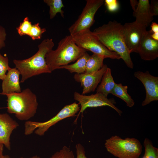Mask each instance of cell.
Listing matches in <instances>:
<instances>
[{
  "mask_svg": "<svg viewBox=\"0 0 158 158\" xmlns=\"http://www.w3.org/2000/svg\"><path fill=\"white\" fill-rule=\"evenodd\" d=\"M92 32L108 49L118 54L128 67L133 68L130 53L124 40L123 25L115 20L110 21L96 28Z\"/></svg>",
  "mask_w": 158,
  "mask_h": 158,
  "instance_id": "obj_1",
  "label": "cell"
},
{
  "mask_svg": "<svg viewBox=\"0 0 158 158\" xmlns=\"http://www.w3.org/2000/svg\"><path fill=\"white\" fill-rule=\"evenodd\" d=\"M54 46L52 39H44L38 45L37 51L31 57L23 60H13L15 68L21 75V83L33 76L51 72L46 63L45 56Z\"/></svg>",
  "mask_w": 158,
  "mask_h": 158,
  "instance_id": "obj_2",
  "label": "cell"
},
{
  "mask_svg": "<svg viewBox=\"0 0 158 158\" xmlns=\"http://www.w3.org/2000/svg\"><path fill=\"white\" fill-rule=\"evenodd\" d=\"M86 51L77 46L70 35L61 40L55 50H52L46 54L45 60L52 71L76 61Z\"/></svg>",
  "mask_w": 158,
  "mask_h": 158,
  "instance_id": "obj_3",
  "label": "cell"
},
{
  "mask_svg": "<svg viewBox=\"0 0 158 158\" xmlns=\"http://www.w3.org/2000/svg\"><path fill=\"white\" fill-rule=\"evenodd\" d=\"M6 95L7 111L14 114L18 120H28L36 113L38 106L37 97L29 88Z\"/></svg>",
  "mask_w": 158,
  "mask_h": 158,
  "instance_id": "obj_4",
  "label": "cell"
},
{
  "mask_svg": "<svg viewBox=\"0 0 158 158\" xmlns=\"http://www.w3.org/2000/svg\"><path fill=\"white\" fill-rule=\"evenodd\" d=\"M105 146L109 153L118 158H138L142 152V145L138 139H123L117 135L107 140Z\"/></svg>",
  "mask_w": 158,
  "mask_h": 158,
  "instance_id": "obj_5",
  "label": "cell"
},
{
  "mask_svg": "<svg viewBox=\"0 0 158 158\" xmlns=\"http://www.w3.org/2000/svg\"><path fill=\"white\" fill-rule=\"evenodd\" d=\"M80 109L79 104L74 102L65 106L55 116L47 121L43 122L27 121L25 123L24 134L27 135L34 131L36 134L43 136L50 128L60 121L75 116Z\"/></svg>",
  "mask_w": 158,
  "mask_h": 158,
  "instance_id": "obj_6",
  "label": "cell"
},
{
  "mask_svg": "<svg viewBox=\"0 0 158 158\" xmlns=\"http://www.w3.org/2000/svg\"><path fill=\"white\" fill-rule=\"evenodd\" d=\"M71 37L77 46L86 51L103 56L105 58L121 59L118 54L106 47L90 30L82 31Z\"/></svg>",
  "mask_w": 158,
  "mask_h": 158,
  "instance_id": "obj_7",
  "label": "cell"
},
{
  "mask_svg": "<svg viewBox=\"0 0 158 158\" xmlns=\"http://www.w3.org/2000/svg\"><path fill=\"white\" fill-rule=\"evenodd\" d=\"M86 1L85 5L78 18L68 28L71 36L82 31L90 30L95 22V13L104 1L103 0H87Z\"/></svg>",
  "mask_w": 158,
  "mask_h": 158,
  "instance_id": "obj_8",
  "label": "cell"
},
{
  "mask_svg": "<svg viewBox=\"0 0 158 158\" xmlns=\"http://www.w3.org/2000/svg\"><path fill=\"white\" fill-rule=\"evenodd\" d=\"M146 27L135 21L123 25V33L125 44L130 53H137L142 39L147 30Z\"/></svg>",
  "mask_w": 158,
  "mask_h": 158,
  "instance_id": "obj_9",
  "label": "cell"
},
{
  "mask_svg": "<svg viewBox=\"0 0 158 158\" xmlns=\"http://www.w3.org/2000/svg\"><path fill=\"white\" fill-rule=\"evenodd\" d=\"M74 98L79 102L80 105L79 114L83 113L87 108L95 107L104 106H109L115 110L121 116L122 111L116 107L114 102L99 93L89 95L81 94L77 92L74 93Z\"/></svg>",
  "mask_w": 158,
  "mask_h": 158,
  "instance_id": "obj_10",
  "label": "cell"
},
{
  "mask_svg": "<svg viewBox=\"0 0 158 158\" xmlns=\"http://www.w3.org/2000/svg\"><path fill=\"white\" fill-rule=\"evenodd\" d=\"M134 75L142 83L145 89L146 97L142 103V106L158 100V77L152 75L148 71L145 72L137 71L134 73Z\"/></svg>",
  "mask_w": 158,
  "mask_h": 158,
  "instance_id": "obj_11",
  "label": "cell"
},
{
  "mask_svg": "<svg viewBox=\"0 0 158 158\" xmlns=\"http://www.w3.org/2000/svg\"><path fill=\"white\" fill-rule=\"evenodd\" d=\"M108 67L107 65L104 64L102 68L97 72L91 73H76L74 75L75 80L80 83L83 88L82 94L84 95L94 91Z\"/></svg>",
  "mask_w": 158,
  "mask_h": 158,
  "instance_id": "obj_12",
  "label": "cell"
},
{
  "mask_svg": "<svg viewBox=\"0 0 158 158\" xmlns=\"http://www.w3.org/2000/svg\"><path fill=\"white\" fill-rule=\"evenodd\" d=\"M150 30L143 36L138 50L141 58L145 61H152L158 57V41L151 37Z\"/></svg>",
  "mask_w": 158,
  "mask_h": 158,
  "instance_id": "obj_13",
  "label": "cell"
},
{
  "mask_svg": "<svg viewBox=\"0 0 158 158\" xmlns=\"http://www.w3.org/2000/svg\"><path fill=\"white\" fill-rule=\"evenodd\" d=\"M18 126V123L8 114H0V141L8 150L11 149V135Z\"/></svg>",
  "mask_w": 158,
  "mask_h": 158,
  "instance_id": "obj_14",
  "label": "cell"
},
{
  "mask_svg": "<svg viewBox=\"0 0 158 158\" xmlns=\"http://www.w3.org/2000/svg\"><path fill=\"white\" fill-rule=\"evenodd\" d=\"M20 73L16 68H10L2 80V92L4 95L20 92L19 77Z\"/></svg>",
  "mask_w": 158,
  "mask_h": 158,
  "instance_id": "obj_15",
  "label": "cell"
},
{
  "mask_svg": "<svg viewBox=\"0 0 158 158\" xmlns=\"http://www.w3.org/2000/svg\"><path fill=\"white\" fill-rule=\"evenodd\" d=\"M133 16L136 18L135 21L147 27L153 19L150 11L149 0H139Z\"/></svg>",
  "mask_w": 158,
  "mask_h": 158,
  "instance_id": "obj_16",
  "label": "cell"
},
{
  "mask_svg": "<svg viewBox=\"0 0 158 158\" xmlns=\"http://www.w3.org/2000/svg\"><path fill=\"white\" fill-rule=\"evenodd\" d=\"M101 81L100 84L97 87L96 93H101L107 97L109 94L111 93L116 84L110 68H107Z\"/></svg>",
  "mask_w": 158,
  "mask_h": 158,
  "instance_id": "obj_17",
  "label": "cell"
},
{
  "mask_svg": "<svg viewBox=\"0 0 158 158\" xmlns=\"http://www.w3.org/2000/svg\"><path fill=\"white\" fill-rule=\"evenodd\" d=\"M90 56L85 52L74 63L62 66L59 68V69H65L71 73H75L77 74L84 73L85 71L86 62Z\"/></svg>",
  "mask_w": 158,
  "mask_h": 158,
  "instance_id": "obj_18",
  "label": "cell"
},
{
  "mask_svg": "<svg viewBox=\"0 0 158 158\" xmlns=\"http://www.w3.org/2000/svg\"><path fill=\"white\" fill-rule=\"evenodd\" d=\"M128 86L121 83H116L111 94L121 99L126 103L128 107H133L135 104L133 100L127 92Z\"/></svg>",
  "mask_w": 158,
  "mask_h": 158,
  "instance_id": "obj_19",
  "label": "cell"
},
{
  "mask_svg": "<svg viewBox=\"0 0 158 158\" xmlns=\"http://www.w3.org/2000/svg\"><path fill=\"white\" fill-rule=\"evenodd\" d=\"M105 58L103 56L95 54L90 55L86 62L85 73H93L99 70L104 65Z\"/></svg>",
  "mask_w": 158,
  "mask_h": 158,
  "instance_id": "obj_20",
  "label": "cell"
},
{
  "mask_svg": "<svg viewBox=\"0 0 158 158\" xmlns=\"http://www.w3.org/2000/svg\"><path fill=\"white\" fill-rule=\"evenodd\" d=\"M44 2L49 7V14L51 19L53 18L58 13L64 17V12L61 9L64 6L61 0H44Z\"/></svg>",
  "mask_w": 158,
  "mask_h": 158,
  "instance_id": "obj_21",
  "label": "cell"
},
{
  "mask_svg": "<svg viewBox=\"0 0 158 158\" xmlns=\"http://www.w3.org/2000/svg\"><path fill=\"white\" fill-rule=\"evenodd\" d=\"M143 145L145 151L142 158H158V149L153 145L149 139H145Z\"/></svg>",
  "mask_w": 158,
  "mask_h": 158,
  "instance_id": "obj_22",
  "label": "cell"
},
{
  "mask_svg": "<svg viewBox=\"0 0 158 158\" xmlns=\"http://www.w3.org/2000/svg\"><path fill=\"white\" fill-rule=\"evenodd\" d=\"M32 23L30 21L28 17H25L22 22H21L17 28L16 30L18 34L20 36L28 35L32 26Z\"/></svg>",
  "mask_w": 158,
  "mask_h": 158,
  "instance_id": "obj_23",
  "label": "cell"
},
{
  "mask_svg": "<svg viewBox=\"0 0 158 158\" xmlns=\"http://www.w3.org/2000/svg\"><path fill=\"white\" fill-rule=\"evenodd\" d=\"M46 31L45 28H41L40 26L39 23L32 25L28 36L32 40L40 39L42 34Z\"/></svg>",
  "mask_w": 158,
  "mask_h": 158,
  "instance_id": "obj_24",
  "label": "cell"
},
{
  "mask_svg": "<svg viewBox=\"0 0 158 158\" xmlns=\"http://www.w3.org/2000/svg\"><path fill=\"white\" fill-rule=\"evenodd\" d=\"M49 158H75L73 151L66 146L53 154Z\"/></svg>",
  "mask_w": 158,
  "mask_h": 158,
  "instance_id": "obj_25",
  "label": "cell"
},
{
  "mask_svg": "<svg viewBox=\"0 0 158 158\" xmlns=\"http://www.w3.org/2000/svg\"><path fill=\"white\" fill-rule=\"evenodd\" d=\"M10 68L8 58L2 56L0 52V79H4Z\"/></svg>",
  "mask_w": 158,
  "mask_h": 158,
  "instance_id": "obj_26",
  "label": "cell"
},
{
  "mask_svg": "<svg viewBox=\"0 0 158 158\" xmlns=\"http://www.w3.org/2000/svg\"><path fill=\"white\" fill-rule=\"evenodd\" d=\"M104 1L108 10L110 12H115L119 8V4L116 0H105Z\"/></svg>",
  "mask_w": 158,
  "mask_h": 158,
  "instance_id": "obj_27",
  "label": "cell"
},
{
  "mask_svg": "<svg viewBox=\"0 0 158 158\" xmlns=\"http://www.w3.org/2000/svg\"><path fill=\"white\" fill-rule=\"evenodd\" d=\"M76 158H87L85 155L84 148L80 143L76 145Z\"/></svg>",
  "mask_w": 158,
  "mask_h": 158,
  "instance_id": "obj_28",
  "label": "cell"
},
{
  "mask_svg": "<svg viewBox=\"0 0 158 158\" xmlns=\"http://www.w3.org/2000/svg\"><path fill=\"white\" fill-rule=\"evenodd\" d=\"M150 9L151 13L153 16L158 15V0H151L150 4Z\"/></svg>",
  "mask_w": 158,
  "mask_h": 158,
  "instance_id": "obj_29",
  "label": "cell"
},
{
  "mask_svg": "<svg viewBox=\"0 0 158 158\" xmlns=\"http://www.w3.org/2000/svg\"><path fill=\"white\" fill-rule=\"evenodd\" d=\"M6 33L5 28L0 25V49L5 46Z\"/></svg>",
  "mask_w": 158,
  "mask_h": 158,
  "instance_id": "obj_30",
  "label": "cell"
},
{
  "mask_svg": "<svg viewBox=\"0 0 158 158\" xmlns=\"http://www.w3.org/2000/svg\"><path fill=\"white\" fill-rule=\"evenodd\" d=\"M150 32L152 33H158V24L155 22H153L151 25Z\"/></svg>",
  "mask_w": 158,
  "mask_h": 158,
  "instance_id": "obj_31",
  "label": "cell"
},
{
  "mask_svg": "<svg viewBox=\"0 0 158 158\" xmlns=\"http://www.w3.org/2000/svg\"><path fill=\"white\" fill-rule=\"evenodd\" d=\"M130 2L131 6L134 11L136 8L138 1L135 0H131Z\"/></svg>",
  "mask_w": 158,
  "mask_h": 158,
  "instance_id": "obj_32",
  "label": "cell"
},
{
  "mask_svg": "<svg viewBox=\"0 0 158 158\" xmlns=\"http://www.w3.org/2000/svg\"><path fill=\"white\" fill-rule=\"evenodd\" d=\"M151 36L153 39L158 41V33H152Z\"/></svg>",
  "mask_w": 158,
  "mask_h": 158,
  "instance_id": "obj_33",
  "label": "cell"
},
{
  "mask_svg": "<svg viewBox=\"0 0 158 158\" xmlns=\"http://www.w3.org/2000/svg\"><path fill=\"white\" fill-rule=\"evenodd\" d=\"M4 145L0 141V158H1L3 155V152Z\"/></svg>",
  "mask_w": 158,
  "mask_h": 158,
  "instance_id": "obj_34",
  "label": "cell"
},
{
  "mask_svg": "<svg viewBox=\"0 0 158 158\" xmlns=\"http://www.w3.org/2000/svg\"><path fill=\"white\" fill-rule=\"evenodd\" d=\"M1 158H11L8 155H3ZM20 158H24L21 157ZM28 158H40V157L37 155H36L32 157Z\"/></svg>",
  "mask_w": 158,
  "mask_h": 158,
  "instance_id": "obj_35",
  "label": "cell"
}]
</instances>
